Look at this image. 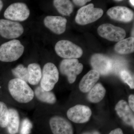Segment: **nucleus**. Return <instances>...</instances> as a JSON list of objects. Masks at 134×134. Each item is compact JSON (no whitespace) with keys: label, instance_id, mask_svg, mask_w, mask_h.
<instances>
[{"label":"nucleus","instance_id":"obj_17","mask_svg":"<svg viewBox=\"0 0 134 134\" xmlns=\"http://www.w3.org/2000/svg\"><path fill=\"white\" fill-rule=\"evenodd\" d=\"M114 50L120 54H128L134 51V38L132 37L121 40L115 45Z\"/></svg>","mask_w":134,"mask_h":134},{"label":"nucleus","instance_id":"obj_11","mask_svg":"<svg viewBox=\"0 0 134 134\" xmlns=\"http://www.w3.org/2000/svg\"><path fill=\"white\" fill-rule=\"evenodd\" d=\"M91 63L93 70L102 75L108 74L113 68L112 60L108 56L101 54H93L91 59Z\"/></svg>","mask_w":134,"mask_h":134},{"label":"nucleus","instance_id":"obj_5","mask_svg":"<svg viewBox=\"0 0 134 134\" xmlns=\"http://www.w3.org/2000/svg\"><path fill=\"white\" fill-rule=\"evenodd\" d=\"M59 79L58 68L53 63H48L43 67L41 81V87L46 91L53 89Z\"/></svg>","mask_w":134,"mask_h":134},{"label":"nucleus","instance_id":"obj_4","mask_svg":"<svg viewBox=\"0 0 134 134\" xmlns=\"http://www.w3.org/2000/svg\"><path fill=\"white\" fill-rule=\"evenodd\" d=\"M55 50L58 55L65 59H77L83 54V50L80 47L67 40L58 41L55 44Z\"/></svg>","mask_w":134,"mask_h":134},{"label":"nucleus","instance_id":"obj_9","mask_svg":"<svg viewBox=\"0 0 134 134\" xmlns=\"http://www.w3.org/2000/svg\"><path fill=\"white\" fill-rule=\"evenodd\" d=\"M24 29L18 22L8 19H0V35L4 38L14 39L21 36Z\"/></svg>","mask_w":134,"mask_h":134},{"label":"nucleus","instance_id":"obj_33","mask_svg":"<svg viewBox=\"0 0 134 134\" xmlns=\"http://www.w3.org/2000/svg\"><path fill=\"white\" fill-rule=\"evenodd\" d=\"M132 35L133 36V37L134 36V30L133 29V31H132Z\"/></svg>","mask_w":134,"mask_h":134},{"label":"nucleus","instance_id":"obj_27","mask_svg":"<svg viewBox=\"0 0 134 134\" xmlns=\"http://www.w3.org/2000/svg\"><path fill=\"white\" fill-rule=\"evenodd\" d=\"M129 103L130 107L133 111H134V96L133 94L130 95L129 97Z\"/></svg>","mask_w":134,"mask_h":134},{"label":"nucleus","instance_id":"obj_15","mask_svg":"<svg viewBox=\"0 0 134 134\" xmlns=\"http://www.w3.org/2000/svg\"><path fill=\"white\" fill-rule=\"evenodd\" d=\"M115 109L117 115L122 120L134 128V114L127 102L125 100H120L115 105Z\"/></svg>","mask_w":134,"mask_h":134},{"label":"nucleus","instance_id":"obj_7","mask_svg":"<svg viewBox=\"0 0 134 134\" xmlns=\"http://www.w3.org/2000/svg\"><path fill=\"white\" fill-rule=\"evenodd\" d=\"M30 10L25 3H15L10 5L5 10L4 16L8 20L23 21L28 19Z\"/></svg>","mask_w":134,"mask_h":134},{"label":"nucleus","instance_id":"obj_12","mask_svg":"<svg viewBox=\"0 0 134 134\" xmlns=\"http://www.w3.org/2000/svg\"><path fill=\"white\" fill-rule=\"evenodd\" d=\"M50 128L53 134H73L74 130L72 124L66 119L55 116L50 120Z\"/></svg>","mask_w":134,"mask_h":134},{"label":"nucleus","instance_id":"obj_31","mask_svg":"<svg viewBox=\"0 0 134 134\" xmlns=\"http://www.w3.org/2000/svg\"><path fill=\"white\" fill-rule=\"evenodd\" d=\"M3 4L2 1H0V11L2 9L3 7Z\"/></svg>","mask_w":134,"mask_h":134},{"label":"nucleus","instance_id":"obj_34","mask_svg":"<svg viewBox=\"0 0 134 134\" xmlns=\"http://www.w3.org/2000/svg\"><path fill=\"white\" fill-rule=\"evenodd\" d=\"M117 1V2L121 1V0H120V1Z\"/></svg>","mask_w":134,"mask_h":134},{"label":"nucleus","instance_id":"obj_16","mask_svg":"<svg viewBox=\"0 0 134 134\" xmlns=\"http://www.w3.org/2000/svg\"><path fill=\"white\" fill-rule=\"evenodd\" d=\"M100 77V74L95 70L89 71L84 76L80 82L79 88L84 93L88 92L95 86Z\"/></svg>","mask_w":134,"mask_h":134},{"label":"nucleus","instance_id":"obj_30","mask_svg":"<svg viewBox=\"0 0 134 134\" xmlns=\"http://www.w3.org/2000/svg\"><path fill=\"white\" fill-rule=\"evenodd\" d=\"M83 134H100L97 131H93V132H88V133H85Z\"/></svg>","mask_w":134,"mask_h":134},{"label":"nucleus","instance_id":"obj_8","mask_svg":"<svg viewBox=\"0 0 134 134\" xmlns=\"http://www.w3.org/2000/svg\"><path fill=\"white\" fill-rule=\"evenodd\" d=\"M99 35L110 41L119 42L126 37V32L122 28L110 24H104L99 26L97 29Z\"/></svg>","mask_w":134,"mask_h":134},{"label":"nucleus","instance_id":"obj_26","mask_svg":"<svg viewBox=\"0 0 134 134\" xmlns=\"http://www.w3.org/2000/svg\"><path fill=\"white\" fill-rule=\"evenodd\" d=\"M32 128L31 122L27 119H24L22 122L21 134H29Z\"/></svg>","mask_w":134,"mask_h":134},{"label":"nucleus","instance_id":"obj_3","mask_svg":"<svg viewBox=\"0 0 134 134\" xmlns=\"http://www.w3.org/2000/svg\"><path fill=\"white\" fill-rule=\"evenodd\" d=\"M103 13L102 9L94 8L93 4L91 3L79 9L76 16V22L81 25L89 24L99 19Z\"/></svg>","mask_w":134,"mask_h":134},{"label":"nucleus","instance_id":"obj_10","mask_svg":"<svg viewBox=\"0 0 134 134\" xmlns=\"http://www.w3.org/2000/svg\"><path fill=\"white\" fill-rule=\"evenodd\" d=\"M92 115L91 109L87 106L77 105L68 110L67 115L68 119L77 123H85L88 121Z\"/></svg>","mask_w":134,"mask_h":134},{"label":"nucleus","instance_id":"obj_23","mask_svg":"<svg viewBox=\"0 0 134 134\" xmlns=\"http://www.w3.org/2000/svg\"><path fill=\"white\" fill-rule=\"evenodd\" d=\"M12 74L16 78L21 79L24 81L28 82V72L27 68L20 64L12 69Z\"/></svg>","mask_w":134,"mask_h":134},{"label":"nucleus","instance_id":"obj_22","mask_svg":"<svg viewBox=\"0 0 134 134\" xmlns=\"http://www.w3.org/2000/svg\"><path fill=\"white\" fill-rule=\"evenodd\" d=\"M35 93L37 98L42 102L50 104H54L56 102L54 94L52 92L43 90L40 86L36 88Z\"/></svg>","mask_w":134,"mask_h":134},{"label":"nucleus","instance_id":"obj_28","mask_svg":"<svg viewBox=\"0 0 134 134\" xmlns=\"http://www.w3.org/2000/svg\"><path fill=\"white\" fill-rule=\"evenodd\" d=\"M91 1L90 0H74L73 2L76 5L79 6H83L85 5L86 3Z\"/></svg>","mask_w":134,"mask_h":134},{"label":"nucleus","instance_id":"obj_6","mask_svg":"<svg viewBox=\"0 0 134 134\" xmlns=\"http://www.w3.org/2000/svg\"><path fill=\"white\" fill-rule=\"evenodd\" d=\"M83 69V65L76 59H64L60 65V72L68 77L69 83H73Z\"/></svg>","mask_w":134,"mask_h":134},{"label":"nucleus","instance_id":"obj_32","mask_svg":"<svg viewBox=\"0 0 134 134\" xmlns=\"http://www.w3.org/2000/svg\"><path fill=\"white\" fill-rule=\"evenodd\" d=\"M129 2H130V3H131V5H132L133 7H134V1L133 0H130V1H129Z\"/></svg>","mask_w":134,"mask_h":134},{"label":"nucleus","instance_id":"obj_18","mask_svg":"<svg viewBox=\"0 0 134 134\" xmlns=\"http://www.w3.org/2000/svg\"><path fill=\"white\" fill-rule=\"evenodd\" d=\"M28 82L32 85H36L40 81L42 72L40 66L37 63L30 64L27 68Z\"/></svg>","mask_w":134,"mask_h":134},{"label":"nucleus","instance_id":"obj_1","mask_svg":"<svg viewBox=\"0 0 134 134\" xmlns=\"http://www.w3.org/2000/svg\"><path fill=\"white\" fill-rule=\"evenodd\" d=\"M8 89L12 97L20 103H29L34 97V92L27 83L17 78L9 81Z\"/></svg>","mask_w":134,"mask_h":134},{"label":"nucleus","instance_id":"obj_20","mask_svg":"<svg viewBox=\"0 0 134 134\" xmlns=\"http://www.w3.org/2000/svg\"><path fill=\"white\" fill-rule=\"evenodd\" d=\"M9 116L7 125L8 130L10 134H15L18 132L19 123V114L16 110H9Z\"/></svg>","mask_w":134,"mask_h":134},{"label":"nucleus","instance_id":"obj_19","mask_svg":"<svg viewBox=\"0 0 134 134\" xmlns=\"http://www.w3.org/2000/svg\"><path fill=\"white\" fill-rule=\"evenodd\" d=\"M106 90L100 83L96 84L88 94V99L91 103H97L101 101L105 96Z\"/></svg>","mask_w":134,"mask_h":134},{"label":"nucleus","instance_id":"obj_24","mask_svg":"<svg viewBox=\"0 0 134 134\" xmlns=\"http://www.w3.org/2000/svg\"><path fill=\"white\" fill-rule=\"evenodd\" d=\"M9 111L5 103L0 101V126L2 127L7 126Z\"/></svg>","mask_w":134,"mask_h":134},{"label":"nucleus","instance_id":"obj_21","mask_svg":"<svg viewBox=\"0 0 134 134\" xmlns=\"http://www.w3.org/2000/svg\"><path fill=\"white\" fill-rule=\"evenodd\" d=\"M53 4L59 13L63 15H69L73 12L74 6L69 0H54Z\"/></svg>","mask_w":134,"mask_h":134},{"label":"nucleus","instance_id":"obj_25","mask_svg":"<svg viewBox=\"0 0 134 134\" xmlns=\"http://www.w3.org/2000/svg\"><path fill=\"white\" fill-rule=\"evenodd\" d=\"M120 75L122 81L127 83L130 88L134 89V78L131 74L127 70H122L121 72Z\"/></svg>","mask_w":134,"mask_h":134},{"label":"nucleus","instance_id":"obj_13","mask_svg":"<svg viewBox=\"0 0 134 134\" xmlns=\"http://www.w3.org/2000/svg\"><path fill=\"white\" fill-rule=\"evenodd\" d=\"M107 15L111 19L123 22H129L134 18V12L126 7L117 6L110 8L107 11Z\"/></svg>","mask_w":134,"mask_h":134},{"label":"nucleus","instance_id":"obj_29","mask_svg":"<svg viewBox=\"0 0 134 134\" xmlns=\"http://www.w3.org/2000/svg\"><path fill=\"white\" fill-rule=\"evenodd\" d=\"M109 134H123V133L121 129L117 128L111 131Z\"/></svg>","mask_w":134,"mask_h":134},{"label":"nucleus","instance_id":"obj_2","mask_svg":"<svg viewBox=\"0 0 134 134\" xmlns=\"http://www.w3.org/2000/svg\"><path fill=\"white\" fill-rule=\"evenodd\" d=\"M24 47L19 40H13L0 46V61L10 62L15 61L23 55Z\"/></svg>","mask_w":134,"mask_h":134},{"label":"nucleus","instance_id":"obj_14","mask_svg":"<svg viewBox=\"0 0 134 134\" xmlns=\"http://www.w3.org/2000/svg\"><path fill=\"white\" fill-rule=\"evenodd\" d=\"M67 19L65 17L55 16H48L44 20V24L54 33L60 34L64 33L66 27Z\"/></svg>","mask_w":134,"mask_h":134}]
</instances>
